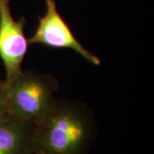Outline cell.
Wrapping results in <instances>:
<instances>
[{
  "mask_svg": "<svg viewBox=\"0 0 154 154\" xmlns=\"http://www.w3.org/2000/svg\"><path fill=\"white\" fill-rule=\"evenodd\" d=\"M5 85L7 116L32 126L38 124L48 113L58 88L54 76L23 70Z\"/></svg>",
  "mask_w": 154,
  "mask_h": 154,
  "instance_id": "2",
  "label": "cell"
},
{
  "mask_svg": "<svg viewBox=\"0 0 154 154\" xmlns=\"http://www.w3.org/2000/svg\"><path fill=\"white\" fill-rule=\"evenodd\" d=\"M45 12L38 17V24L29 44H38L54 49H69L93 65L100 64L99 58L78 40L58 12L56 0H44Z\"/></svg>",
  "mask_w": 154,
  "mask_h": 154,
  "instance_id": "3",
  "label": "cell"
},
{
  "mask_svg": "<svg viewBox=\"0 0 154 154\" xmlns=\"http://www.w3.org/2000/svg\"><path fill=\"white\" fill-rule=\"evenodd\" d=\"M5 82L0 79V117L7 116L5 111Z\"/></svg>",
  "mask_w": 154,
  "mask_h": 154,
  "instance_id": "6",
  "label": "cell"
},
{
  "mask_svg": "<svg viewBox=\"0 0 154 154\" xmlns=\"http://www.w3.org/2000/svg\"><path fill=\"white\" fill-rule=\"evenodd\" d=\"M33 127L8 116L0 117V154H34Z\"/></svg>",
  "mask_w": 154,
  "mask_h": 154,
  "instance_id": "5",
  "label": "cell"
},
{
  "mask_svg": "<svg viewBox=\"0 0 154 154\" xmlns=\"http://www.w3.org/2000/svg\"><path fill=\"white\" fill-rule=\"evenodd\" d=\"M11 0H0V59L5 69V83L11 82L22 69L29 42L24 33V17L16 21L11 14Z\"/></svg>",
  "mask_w": 154,
  "mask_h": 154,
  "instance_id": "4",
  "label": "cell"
},
{
  "mask_svg": "<svg viewBox=\"0 0 154 154\" xmlns=\"http://www.w3.org/2000/svg\"><path fill=\"white\" fill-rule=\"evenodd\" d=\"M94 135L93 117L82 105L56 99L33 127L34 154H88Z\"/></svg>",
  "mask_w": 154,
  "mask_h": 154,
  "instance_id": "1",
  "label": "cell"
}]
</instances>
